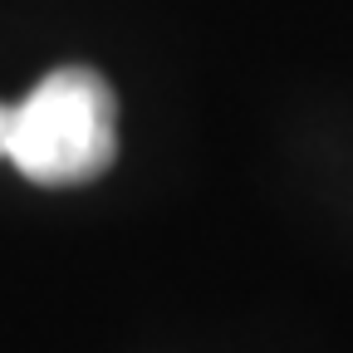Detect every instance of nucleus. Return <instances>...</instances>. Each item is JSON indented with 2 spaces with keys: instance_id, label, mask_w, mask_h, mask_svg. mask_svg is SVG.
<instances>
[{
  "instance_id": "1",
  "label": "nucleus",
  "mask_w": 353,
  "mask_h": 353,
  "mask_svg": "<svg viewBox=\"0 0 353 353\" xmlns=\"http://www.w3.org/2000/svg\"><path fill=\"white\" fill-rule=\"evenodd\" d=\"M20 176L39 187H83L118 157V99L103 74L69 64L44 74L15 103L10 152Z\"/></svg>"
},
{
  "instance_id": "2",
  "label": "nucleus",
  "mask_w": 353,
  "mask_h": 353,
  "mask_svg": "<svg viewBox=\"0 0 353 353\" xmlns=\"http://www.w3.org/2000/svg\"><path fill=\"white\" fill-rule=\"evenodd\" d=\"M10 128H15V108H10V103H0V157L10 152Z\"/></svg>"
}]
</instances>
